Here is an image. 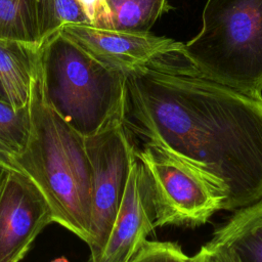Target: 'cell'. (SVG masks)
I'll use <instances>...</instances> for the list:
<instances>
[{"mask_svg": "<svg viewBox=\"0 0 262 262\" xmlns=\"http://www.w3.org/2000/svg\"><path fill=\"white\" fill-rule=\"evenodd\" d=\"M0 39L37 45L27 0H0Z\"/></svg>", "mask_w": 262, "mask_h": 262, "instance_id": "15", "label": "cell"}, {"mask_svg": "<svg viewBox=\"0 0 262 262\" xmlns=\"http://www.w3.org/2000/svg\"><path fill=\"white\" fill-rule=\"evenodd\" d=\"M36 43L41 46L70 24H88L76 0H27Z\"/></svg>", "mask_w": 262, "mask_h": 262, "instance_id": "12", "label": "cell"}, {"mask_svg": "<svg viewBox=\"0 0 262 262\" xmlns=\"http://www.w3.org/2000/svg\"><path fill=\"white\" fill-rule=\"evenodd\" d=\"M115 30L149 32L172 7L169 0H107Z\"/></svg>", "mask_w": 262, "mask_h": 262, "instance_id": "13", "label": "cell"}, {"mask_svg": "<svg viewBox=\"0 0 262 262\" xmlns=\"http://www.w3.org/2000/svg\"><path fill=\"white\" fill-rule=\"evenodd\" d=\"M51 222L52 210L40 188L19 170L9 169L0 186V262H19Z\"/></svg>", "mask_w": 262, "mask_h": 262, "instance_id": "7", "label": "cell"}, {"mask_svg": "<svg viewBox=\"0 0 262 262\" xmlns=\"http://www.w3.org/2000/svg\"><path fill=\"white\" fill-rule=\"evenodd\" d=\"M31 131L29 103L15 108L0 99V162L11 168L10 160L25 148Z\"/></svg>", "mask_w": 262, "mask_h": 262, "instance_id": "14", "label": "cell"}, {"mask_svg": "<svg viewBox=\"0 0 262 262\" xmlns=\"http://www.w3.org/2000/svg\"><path fill=\"white\" fill-rule=\"evenodd\" d=\"M0 99L2 100H6V101H9L8 99V96H7V93H6V90L2 84V82L0 81Z\"/></svg>", "mask_w": 262, "mask_h": 262, "instance_id": "20", "label": "cell"}, {"mask_svg": "<svg viewBox=\"0 0 262 262\" xmlns=\"http://www.w3.org/2000/svg\"><path fill=\"white\" fill-rule=\"evenodd\" d=\"M40 55V46L0 39V81L9 102L20 108L29 103L31 84Z\"/></svg>", "mask_w": 262, "mask_h": 262, "instance_id": "11", "label": "cell"}, {"mask_svg": "<svg viewBox=\"0 0 262 262\" xmlns=\"http://www.w3.org/2000/svg\"><path fill=\"white\" fill-rule=\"evenodd\" d=\"M85 14L88 24L95 27L113 29L112 15L107 0H76Z\"/></svg>", "mask_w": 262, "mask_h": 262, "instance_id": "17", "label": "cell"}, {"mask_svg": "<svg viewBox=\"0 0 262 262\" xmlns=\"http://www.w3.org/2000/svg\"><path fill=\"white\" fill-rule=\"evenodd\" d=\"M208 245L228 250L237 262H262V199L234 211Z\"/></svg>", "mask_w": 262, "mask_h": 262, "instance_id": "10", "label": "cell"}, {"mask_svg": "<svg viewBox=\"0 0 262 262\" xmlns=\"http://www.w3.org/2000/svg\"><path fill=\"white\" fill-rule=\"evenodd\" d=\"M180 45L125 73L123 121L210 176L234 212L262 199V101L180 71Z\"/></svg>", "mask_w": 262, "mask_h": 262, "instance_id": "1", "label": "cell"}, {"mask_svg": "<svg viewBox=\"0 0 262 262\" xmlns=\"http://www.w3.org/2000/svg\"><path fill=\"white\" fill-rule=\"evenodd\" d=\"M123 119L85 137L92 177V262H98L107 244L135 159V144Z\"/></svg>", "mask_w": 262, "mask_h": 262, "instance_id": "6", "label": "cell"}, {"mask_svg": "<svg viewBox=\"0 0 262 262\" xmlns=\"http://www.w3.org/2000/svg\"><path fill=\"white\" fill-rule=\"evenodd\" d=\"M51 262H69V261H68L67 258H64V257H59V258L54 259V260L51 261Z\"/></svg>", "mask_w": 262, "mask_h": 262, "instance_id": "21", "label": "cell"}, {"mask_svg": "<svg viewBox=\"0 0 262 262\" xmlns=\"http://www.w3.org/2000/svg\"><path fill=\"white\" fill-rule=\"evenodd\" d=\"M208 262H237L226 249L208 246Z\"/></svg>", "mask_w": 262, "mask_h": 262, "instance_id": "18", "label": "cell"}, {"mask_svg": "<svg viewBox=\"0 0 262 262\" xmlns=\"http://www.w3.org/2000/svg\"><path fill=\"white\" fill-rule=\"evenodd\" d=\"M9 169H11V168H9L8 166H6V165L3 164L2 162H0V186H1V184H2V182H3V180H4V178H5V176L7 175Z\"/></svg>", "mask_w": 262, "mask_h": 262, "instance_id": "19", "label": "cell"}, {"mask_svg": "<svg viewBox=\"0 0 262 262\" xmlns=\"http://www.w3.org/2000/svg\"><path fill=\"white\" fill-rule=\"evenodd\" d=\"M60 33L101 63L124 73L180 43L149 32L104 29L91 24H70Z\"/></svg>", "mask_w": 262, "mask_h": 262, "instance_id": "8", "label": "cell"}, {"mask_svg": "<svg viewBox=\"0 0 262 262\" xmlns=\"http://www.w3.org/2000/svg\"><path fill=\"white\" fill-rule=\"evenodd\" d=\"M180 52L193 75L262 101V0H207Z\"/></svg>", "mask_w": 262, "mask_h": 262, "instance_id": "3", "label": "cell"}, {"mask_svg": "<svg viewBox=\"0 0 262 262\" xmlns=\"http://www.w3.org/2000/svg\"><path fill=\"white\" fill-rule=\"evenodd\" d=\"M135 156L146 179L155 227H198L224 209L222 188L193 165L149 144L135 145Z\"/></svg>", "mask_w": 262, "mask_h": 262, "instance_id": "5", "label": "cell"}, {"mask_svg": "<svg viewBox=\"0 0 262 262\" xmlns=\"http://www.w3.org/2000/svg\"><path fill=\"white\" fill-rule=\"evenodd\" d=\"M129 262H193L181 247L171 242H149L133 256Z\"/></svg>", "mask_w": 262, "mask_h": 262, "instance_id": "16", "label": "cell"}, {"mask_svg": "<svg viewBox=\"0 0 262 262\" xmlns=\"http://www.w3.org/2000/svg\"><path fill=\"white\" fill-rule=\"evenodd\" d=\"M29 106L31 131L28 142L10 160L29 176L47 199L54 222L91 242L92 177L86 138L48 102L42 83L40 55L33 76Z\"/></svg>", "mask_w": 262, "mask_h": 262, "instance_id": "2", "label": "cell"}, {"mask_svg": "<svg viewBox=\"0 0 262 262\" xmlns=\"http://www.w3.org/2000/svg\"><path fill=\"white\" fill-rule=\"evenodd\" d=\"M40 69L48 102L83 136L124 117L126 74L101 63L60 32L40 46Z\"/></svg>", "mask_w": 262, "mask_h": 262, "instance_id": "4", "label": "cell"}, {"mask_svg": "<svg viewBox=\"0 0 262 262\" xmlns=\"http://www.w3.org/2000/svg\"><path fill=\"white\" fill-rule=\"evenodd\" d=\"M154 222L146 179L135 156L117 218L98 262H129L147 242L156 228Z\"/></svg>", "mask_w": 262, "mask_h": 262, "instance_id": "9", "label": "cell"}]
</instances>
